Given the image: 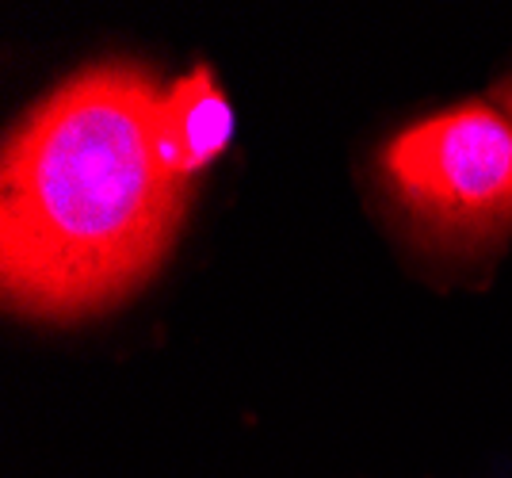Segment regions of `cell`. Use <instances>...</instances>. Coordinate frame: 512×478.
I'll list each match as a JSON object with an SVG mask.
<instances>
[{
  "label": "cell",
  "mask_w": 512,
  "mask_h": 478,
  "mask_svg": "<svg viewBox=\"0 0 512 478\" xmlns=\"http://www.w3.org/2000/svg\"><path fill=\"white\" fill-rule=\"evenodd\" d=\"M161 92L146 66L77 69L4 142L0 283L31 318L100 314L150 280L188 211L161 150Z\"/></svg>",
  "instance_id": "obj_1"
},
{
  "label": "cell",
  "mask_w": 512,
  "mask_h": 478,
  "mask_svg": "<svg viewBox=\"0 0 512 478\" xmlns=\"http://www.w3.org/2000/svg\"><path fill=\"white\" fill-rule=\"evenodd\" d=\"M379 169L409 222L444 249L474 253L512 230V123L490 104L406 127Z\"/></svg>",
  "instance_id": "obj_2"
},
{
  "label": "cell",
  "mask_w": 512,
  "mask_h": 478,
  "mask_svg": "<svg viewBox=\"0 0 512 478\" xmlns=\"http://www.w3.org/2000/svg\"><path fill=\"white\" fill-rule=\"evenodd\" d=\"M234 138V111L211 69L199 66L161 92V150L176 173L192 180Z\"/></svg>",
  "instance_id": "obj_3"
},
{
  "label": "cell",
  "mask_w": 512,
  "mask_h": 478,
  "mask_svg": "<svg viewBox=\"0 0 512 478\" xmlns=\"http://www.w3.org/2000/svg\"><path fill=\"white\" fill-rule=\"evenodd\" d=\"M505 111H509V119H512V85L505 88Z\"/></svg>",
  "instance_id": "obj_4"
}]
</instances>
